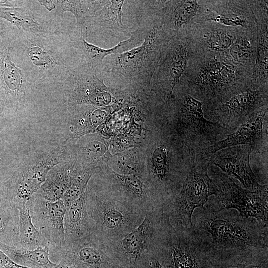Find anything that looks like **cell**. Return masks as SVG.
<instances>
[{"label":"cell","instance_id":"1","mask_svg":"<svg viewBox=\"0 0 268 268\" xmlns=\"http://www.w3.org/2000/svg\"><path fill=\"white\" fill-rule=\"evenodd\" d=\"M252 70V67L234 62L224 53L190 54L178 85L201 102L204 111L238 92L254 89Z\"/></svg>","mask_w":268,"mask_h":268},{"label":"cell","instance_id":"2","mask_svg":"<svg viewBox=\"0 0 268 268\" xmlns=\"http://www.w3.org/2000/svg\"><path fill=\"white\" fill-rule=\"evenodd\" d=\"M10 49L14 63L34 86L60 80L78 64L67 31L41 37L14 27Z\"/></svg>","mask_w":268,"mask_h":268},{"label":"cell","instance_id":"3","mask_svg":"<svg viewBox=\"0 0 268 268\" xmlns=\"http://www.w3.org/2000/svg\"><path fill=\"white\" fill-rule=\"evenodd\" d=\"M146 13L141 21L147 28L142 44L106 57L102 65L105 80L128 86L150 85L160 58L174 36L164 27L160 9H149Z\"/></svg>","mask_w":268,"mask_h":268},{"label":"cell","instance_id":"4","mask_svg":"<svg viewBox=\"0 0 268 268\" xmlns=\"http://www.w3.org/2000/svg\"><path fill=\"white\" fill-rule=\"evenodd\" d=\"M66 157L63 145L53 147L0 175V185L16 206L25 203L39 189L51 169L68 161Z\"/></svg>","mask_w":268,"mask_h":268},{"label":"cell","instance_id":"5","mask_svg":"<svg viewBox=\"0 0 268 268\" xmlns=\"http://www.w3.org/2000/svg\"><path fill=\"white\" fill-rule=\"evenodd\" d=\"M167 105L175 110L182 129L185 142L191 149L202 150L215 143L224 129L207 119L202 103L177 85Z\"/></svg>","mask_w":268,"mask_h":268},{"label":"cell","instance_id":"6","mask_svg":"<svg viewBox=\"0 0 268 268\" xmlns=\"http://www.w3.org/2000/svg\"><path fill=\"white\" fill-rule=\"evenodd\" d=\"M105 80L102 67L93 68L78 64L62 79L48 84L60 89L62 97L69 104L103 106L111 99Z\"/></svg>","mask_w":268,"mask_h":268},{"label":"cell","instance_id":"7","mask_svg":"<svg viewBox=\"0 0 268 268\" xmlns=\"http://www.w3.org/2000/svg\"><path fill=\"white\" fill-rule=\"evenodd\" d=\"M190 43L188 27L170 40L153 75L152 88L166 105L186 69L190 56Z\"/></svg>","mask_w":268,"mask_h":268},{"label":"cell","instance_id":"8","mask_svg":"<svg viewBox=\"0 0 268 268\" xmlns=\"http://www.w3.org/2000/svg\"><path fill=\"white\" fill-rule=\"evenodd\" d=\"M208 158L202 154L196 156L190 166L182 190L176 200L178 216L187 226H191V217L195 208H203L208 197L217 195L218 187L209 177Z\"/></svg>","mask_w":268,"mask_h":268},{"label":"cell","instance_id":"9","mask_svg":"<svg viewBox=\"0 0 268 268\" xmlns=\"http://www.w3.org/2000/svg\"><path fill=\"white\" fill-rule=\"evenodd\" d=\"M268 103V84L256 89L238 92L227 100L210 109L203 111L207 119L224 129L237 128L257 110Z\"/></svg>","mask_w":268,"mask_h":268},{"label":"cell","instance_id":"10","mask_svg":"<svg viewBox=\"0 0 268 268\" xmlns=\"http://www.w3.org/2000/svg\"><path fill=\"white\" fill-rule=\"evenodd\" d=\"M13 29L0 36V98L9 109L25 102L34 89L12 58L10 44Z\"/></svg>","mask_w":268,"mask_h":268},{"label":"cell","instance_id":"11","mask_svg":"<svg viewBox=\"0 0 268 268\" xmlns=\"http://www.w3.org/2000/svg\"><path fill=\"white\" fill-rule=\"evenodd\" d=\"M220 210L237 209L242 217H252L268 224V185L251 191L237 185L229 178L222 179L219 186Z\"/></svg>","mask_w":268,"mask_h":268},{"label":"cell","instance_id":"12","mask_svg":"<svg viewBox=\"0 0 268 268\" xmlns=\"http://www.w3.org/2000/svg\"><path fill=\"white\" fill-rule=\"evenodd\" d=\"M196 18L245 30H256L251 0H198Z\"/></svg>","mask_w":268,"mask_h":268},{"label":"cell","instance_id":"13","mask_svg":"<svg viewBox=\"0 0 268 268\" xmlns=\"http://www.w3.org/2000/svg\"><path fill=\"white\" fill-rule=\"evenodd\" d=\"M241 30L194 17L189 26L190 53H223L234 43Z\"/></svg>","mask_w":268,"mask_h":268},{"label":"cell","instance_id":"14","mask_svg":"<svg viewBox=\"0 0 268 268\" xmlns=\"http://www.w3.org/2000/svg\"><path fill=\"white\" fill-rule=\"evenodd\" d=\"M30 201L32 222L48 242L50 248L64 246L67 206L63 200L48 201L36 193Z\"/></svg>","mask_w":268,"mask_h":268},{"label":"cell","instance_id":"15","mask_svg":"<svg viewBox=\"0 0 268 268\" xmlns=\"http://www.w3.org/2000/svg\"><path fill=\"white\" fill-rule=\"evenodd\" d=\"M146 31L145 27L140 25L128 39L109 49L102 48L89 43L83 37V30L76 27L68 30L67 34L79 64L98 68L102 67L104 60L108 56L122 53L137 47L144 40Z\"/></svg>","mask_w":268,"mask_h":268},{"label":"cell","instance_id":"16","mask_svg":"<svg viewBox=\"0 0 268 268\" xmlns=\"http://www.w3.org/2000/svg\"><path fill=\"white\" fill-rule=\"evenodd\" d=\"M20 7H0V19L18 30L37 36L46 37L66 32L62 21L53 15L36 12L30 8L34 3Z\"/></svg>","mask_w":268,"mask_h":268},{"label":"cell","instance_id":"17","mask_svg":"<svg viewBox=\"0 0 268 268\" xmlns=\"http://www.w3.org/2000/svg\"><path fill=\"white\" fill-rule=\"evenodd\" d=\"M253 150L249 145H236L220 150L207 158L209 164L216 165L239 180L246 189L254 191L261 185L258 183L250 165V155Z\"/></svg>","mask_w":268,"mask_h":268},{"label":"cell","instance_id":"18","mask_svg":"<svg viewBox=\"0 0 268 268\" xmlns=\"http://www.w3.org/2000/svg\"><path fill=\"white\" fill-rule=\"evenodd\" d=\"M267 114L268 106L257 110L240 125L234 132L227 135L225 139L201 150V153L207 158L220 150L243 145L251 146L254 149L262 139L263 122Z\"/></svg>","mask_w":268,"mask_h":268},{"label":"cell","instance_id":"19","mask_svg":"<svg viewBox=\"0 0 268 268\" xmlns=\"http://www.w3.org/2000/svg\"><path fill=\"white\" fill-rule=\"evenodd\" d=\"M210 222V232L214 242L218 245L228 248L263 245L257 235H254L242 224L220 219L211 220Z\"/></svg>","mask_w":268,"mask_h":268},{"label":"cell","instance_id":"20","mask_svg":"<svg viewBox=\"0 0 268 268\" xmlns=\"http://www.w3.org/2000/svg\"><path fill=\"white\" fill-rule=\"evenodd\" d=\"M125 1L106 0L105 5L88 21L83 33L88 36L91 33H100L107 31L114 34H128V28L122 21V6Z\"/></svg>","mask_w":268,"mask_h":268},{"label":"cell","instance_id":"21","mask_svg":"<svg viewBox=\"0 0 268 268\" xmlns=\"http://www.w3.org/2000/svg\"><path fill=\"white\" fill-rule=\"evenodd\" d=\"M199 7L196 0H165L160 9L164 27L175 36L189 27L191 20L197 16Z\"/></svg>","mask_w":268,"mask_h":268},{"label":"cell","instance_id":"22","mask_svg":"<svg viewBox=\"0 0 268 268\" xmlns=\"http://www.w3.org/2000/svg\"><path fill=\"white\" fill-rule=\"evenodd\" d=\"M76 166L74 161H67L55 165L48 172L45 181L36 193L48 201L62 199Z\"/></svg>","mask_w":268,"mask_h":268},{"label":"cell","instance_id":"23","mask_svg":"<svg viewBox=\"0 0 268 268\" xmlns=\"http://www.w3.org/2000/svg\"><path fill=\"white\" fill-rule=\"evenodd\" d=\"M86 190L67 208L64 217L65 244L83 238L89 231L87 219Z\"/></svg>","mask_w":268,"mask_h":268},{"label":"cell","instance_id":"24","mask_svg":"<svg viewBox=\"0 0 268 268\" xmlns=\"http://www.w3.org/2000/svg\"><path fill=\"white\" fill-rule=\"evenodd\" d=\"M19 210L0 187V242L18 248Z\"/></svg>","mask_w":268,"mask_h":268},{"label":"cell","instance_id":"25","mask_svg":"<svg viewBox=\"0 0 268 268\" xmlns=\"http://www.w3.org/2000/svg\"><path fill=\"white\" fill-rule=\"evenodd\" d=\"M16 207L19 212L17 248L32 250L39 247H44L49 244L32 222L30 200Z\"/></svg>","mask_w":268,"mask_h":268},{"label":"cell","instance_id":"26","mask_svg":"<svg viewBox=\"0 0 268 268\" xmlns=\"http://www.w3.org/2000/svg\"><path fill=\"white\" fill-rule=\"evenodd\" d=\"M0 249L17 264L29 268H52L57 264L50 259V246L27 250L8 246L0 242Z\"/></svg>","mask_w":268,"mask_h":268},{"label":"cell","instance_id":"27","mask_svg":"<svg viewBox=\"0 0 268 268\" xmlns=\"http://www.w3.org/2000/svg\"><path fill=\"white\" fill-rule=\"evenodd\" d=\"M258 49L257 30H241L234 43L224 53L231 60L253 68Z\"/></svg>","mask_w":268,"mask_h":268},{"label":"cell","instance_id":"28","mask_svg":"<svg viewBox=\"0 0 268 268\" xmlns=\"http://www.w3.org/2000/svg\"><path fill=\"white\" fill-rule=\"evenodd\" d=\"M106 0H57L55 18L62 21L63 14L70 12L76 19V27L83 30L88 21L106 3Z\"/></svg>","mask_w":268,"mask_h":268},{"label":"cell","instance_id":"29","mask_svg":"<svg viewBox=\"0 0 268 268\" xmlns=\"http://www.w3.org/2000/svg\"><path fill=\"white\" fill-rule=\"evenodd\" d=\"M150 234V222L145 217L136 229L128 234L122 240L123 249L129 256L130 263H135L140 259Z\"/></svg>","mask_w":268,"mask_h":268},{"label":"cell","instance_id":"30","mask_svg":"<svg viewBox=\"0 0 268 268\" xmlns=\"http://www.w3.org/2000/svg\"><path fill=\"white\" fill-rule=\"evenodd\" d=\"M268 40H258L256 60L252 73V85L254 89L268 84Z\"/></svg>","mask_w":268,"mask_h":268},{"label":"cell","instance_id":"31","mask_svg":"<svg viewBox=\"0 0 268 268\" xmlns=\"http://www.w3.org/2000/svg\"><path fill=\"white\" fill-rule=\"evenodd\" d=\"M93 169L77 167L72 176L71 182L62 200L67 208L79 198L86 190L88 182Z\"/></svg>","mask_w":268,"mask_h":268},{"label":"cell","instance_id":"32","mask_svg":"<svg viewBox=\"0 0 268 268\" xmlns=\"http://www.w3.org/2000/svg\"><path fill=\"white\" fill-rule=\"evenodd\" d=\"M152 164L155 174L160 180L167 177L168 173L167 158L166 151L162 147L154 150L152 156Z\"/></svg>","mask_w":268,"mask_h":268},{"label":"cell","instance_id":"33","mask_svg":"<svg viewBox=\"0 0 268 268\" xmlns=\"http://www.w3.org/2000/svg\"><path fill=\"white\" fill-rule=\"evenodd\" d=\"M251 6L256 25H268V0H251Z\"/></svg>","mask_w":268,"mask_h":268},{"label":"cell","instance_id":"34","mask_svg":"<svg viewBox=\"0 0 268 268\" xmlns=\"http://www.w3.org/2000/svg\"><path fill=\"white\" fill-rule=\"evenodd\" d=\"M115 174L127 189L138 197L142 196L143 194L142 184L135 176L133 175H124L117 173Z\"/></svg>","mask_w":268,"mask_h":268},{"label":"cell","instance_id":"35","mask_svg":"<svg viewBox=\"0 0 268 268\" xmlns=\"http://www.w3.org/2000/svg\"><path fill=\"white\" fill-rule=\"evenodd\" d=\"M233 268H268L267 256L249 257L232 266Z\"/></svg>","mask_w":268,"mask_h":268},{"label":"cell","instance_id":"36","mask_svg":"<svg viewBox=\"0 0 268 268\" xmlns=\"http://www.w3.org/2000/svg\"><path fill=\"white\" fill-rule=\"evenodd\" d=\"M123 219L122 214L117 210L108 209L103 213L104 224L109 228H114L118 226Z\"/></svg>","mask_w":268,"mask_h":268},{"label":"cell","instance_id":"37","mask_svg":"<svg viewBox=\"0 0 268 268\" xmlns=\"http://www.w3.org/2000/svg\"><path fill=\"white\" fill-rule=\"evenodd\" d=\"M81 151L85 158L91 159L101 155L104 151V147L100 142L92 141L85 145Z\"/></svg>","mask_w":268,"mask_h":268},{"label":"cell","instance_id":"38","mask_svg":"<svg viewBox=\"0 0 268 268\" xmlns=\"http://www.w3.org/2000/svg\"><path fill=\"white\" fill-rule=\"evenodd\" d=\"M0 268H29L19 265L0 249Z\"/></svg>","mask_w":268,"mask_h":268},{"label":"cell","instance_id":"39","mask_svg":"<svg viewBox=\"0 0 268 268\" xmlns=\"http://www.w3.org/2000/svg\"><path fill=\"white\" fill-rule=\"evenodd\" d=\"M31 1L0 0V7H20L30 4Z\"/></svg>","mask_w":268,"mask_h":268},{"label":"cell","instance_id":"40","mask_svg":"<svg viewBox=\"0 0 268 268\" xmlns=\"http://www.w3.org/2000/svg\"><path fill=\"white\" fill-rule=\"evenodd\" d=\"M37 2L49 11L55 10L57 7L56 0H37Z\"/></svg>","mask_w":268,"mask_h":268},{"label":"cell","instance_id":"41","mask_svg":"<svg viewBox=\"0 0 268 268\" xmlns=\"http://www.w3.org/2000/svg\"><path fill=\"white\" fill-rule=\"evenodd\" d=\"M12 27L8 22L0 19V36L9 31Z\"/></svg>","mask_w":268,"mask_h":268},{"label":"cell","instance_id":"42","mask_svg":"<svg viewBox=\"0 0 268 268\" xmlns=\"http://www.w3.org/2000/svg\"><path fill=\"white\" fill-rule=\"evenodd\" d=\"M150 262L149 268H169L161 264L158 260L155 259H152Z\"/></svg>","mask_w":268,"mask_h":268},{"label":"cell","instance_id":"43","mask_svg":"<svg viewBox=\"0 0 268 268\" xmlns=\"http://www.w3.org/2000/svg\"><path fill=\"white\" fill-rule=\"evenodd\" d=\"M9 109L3 101L0 98V119L3 116Z\"/></svg>","mask_w":268,"mask_h":268},{"label":"cell","instance_id":"44","mask_svg":"<svg viewBox=\"0 0 268 268\" xmlns=\"http://www.w3.org/2000/svg\"><path fill=\"white\" fill-rule=\"evenodd\" d=\"M213 268H233L232 266H227L225 264H219L214 267Z\"/></svg>","mask_w":268,"mask_h":268}]
</instances>
